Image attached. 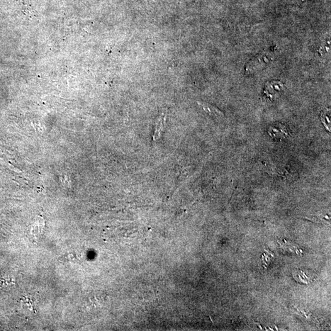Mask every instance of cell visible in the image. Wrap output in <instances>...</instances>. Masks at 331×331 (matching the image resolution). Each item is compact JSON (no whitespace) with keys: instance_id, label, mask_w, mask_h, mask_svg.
<instances>
[{"instance_id":"obj_1","label":"cell","mask_w":331,"mask_h":331,"mask_svg":"<svg viewBox=\"0 0 331 331\" xmlns=\"http://www.w3.org/2000/svg\"><path fill=\"white\" fill-rule=\"evenodd\" d=\"M272 56L270 52H262L256 56L248 63L246 67V71L252 73L261 70L266 67L272 60Z\"/></svg>"},{"instance_id":"obj_2","label":"cell","mask_w":331,"mask_h":331,"mask_svg":"<svg viewBox=\"0 0 331 331\" xmlns=\"http://www.w3.org/2000/svg\"><path fill=\"white\" fill-rule=\"evenodd\" d=\"M283 90L284 85L281 82H271L267 85L266 89H265L264 94H266L267 96L271 98L272 100H273V99L276 98V97L281 95Z\"/></svg>"},{"instance_id":"obj_3","label":"cell","mask_w":331,"mask_h":331,"mask_svg":"<svg viewBox=\"0 0 331 331\" xmlns=\"http://www.w3.org/2000/svg\"><path fill=\"white\" fill-rule=\"evenodd\" d=\"M285 126L282 123H276L269 128L268 133L272 138L276 140H282L289 135Z\"/></svg>"},{"instance_id":"obj_4","label":"cell","mask_w":331,"mask_h":331,"mask_svg":"<svg viewBox=\"0 0 331 331\" xmlns=\"http://www.w3.org/2000/svg\"><path fill=\"white\" fill-rule=\"evenodd\" d=\"M199 106L203 109L208 115L213 117V118L221 119L224 118V114L216 106L212 105L211 104L204 103V102L198 101Z\"/></svg>"},{"instance_id":"obj_5","label":"cell","mask_w":331,"mask_h":331,"mask_svg":"<svg viewBox=\"0 0 331 331\" xmlns=\"http://www.w3.org/2000/svg\"><path fill=\"white\" fill-rule=\"evenodd\" d=\"M166 120V114H162L159 118H157L155 122V129L154 135H153V140H157L160 138L163 128H164L165 122Z\"/></svg>"},{"instance_id":"obj_6","label":"cell","mask_w":331,"mask_h":331,"mask_svg":"<svg viewBox=\"0 0 331 331\" xmlns=\"http://www.w3.org/2000/svg\"><path fill=\"white\" fill-rule=\"evenodd\" d=\"M310 1V0H284V2L287 4H298V5H302Z\"/></svg>"}]
</instances>
